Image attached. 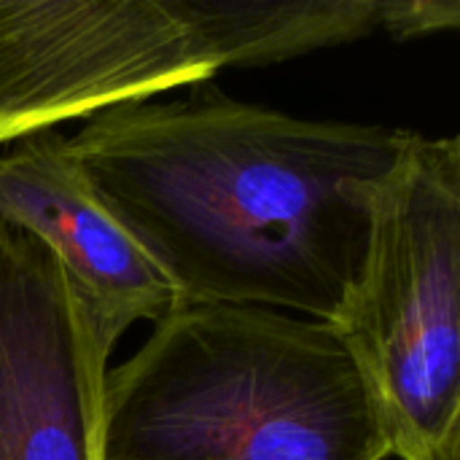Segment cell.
<instances>
[{"label":"cell","mask_w":460,"mask_h":460,"mask_svg":"<svg viewBox=\"0 0 460 460\" xmlns=\"http://www.w3.org/2000/svg\"><path fill=\"white\" fill-rule=\"evenodd\" d=\"M412 140L407 129L296 119L194 89L105 108L67 148L181 305H256L334 323Z\"/></svg>","instance_id":"1"},{"label":"cell","mask_w":460,"mask_h":460,"mask_svg":"<svg viewBox=\"0 0 460 460\" xmlns=\"http://www.w3.org/2000/svg\"><path fill=\"white\" fill-rule=\"evenodd\" d=\"M102 460H385L361 364L318 318L178 305L105 375Z\"/></svg>","instance_id":"2"},{"label":"cell","mask_w":460,"mask_h":460,"mask_svg":"<svg viewBox=\"0 0 460 460\" xmlns=\"http://www.w3.org/2000/svg\"><path fill=\"white\" fill-rule=\"evenodd\" d=\"M404 460H460V140L415 135L332 323Z\"/></svg>","instance_id":"3"},{"label":"cell","mask_w":460,"mask_h":460,"mask_svg":"<svg viewBox=\"0 0 460 460\" xmlns=\"http://www.w3.org/2000/svg\"><path fill=\"white\" fill-rule=\"evenodd\" d=\"M210 75L167 0H0V143Z\"/></svg>","instance_id":"4"},{"label":"cell","mask_w":460,"mask_h":460,"mask_svg":"<svg viewBox=\"0 0 460 460\" xmlns=\"http://www.w3.org/2000/svg\"><path fill=\"white\" fill-rule=\"evenodd\" d=\"M108 356L54 253L0 221V460H102Z\"/></svg>","instance_id":"5"},{"label":"cell","mask_w":460,"mask_h":460,"mask_svg":"<svg viewBox=\"0 0 460 460\" xmlns=\"http://www.w3.org/2000/svg\"><path fill=\"white\" fill-rule=\"evenodd\" d=\"M0 221L40 240L67 272L102 342L162 321L181 299L84 181L67 137L40 129L0 156Z\"/></svg>","instance_id":"6"},{"label":"cell","mask_w":460,"mask_h":460,"mask_svg":"<svg viewBox=\"0 0 460 460\" xmlns=\"http://www.w3.org/2000/svg\"><path fill=\"white\" fill-rule=\"evenodd\" d=\"M199 62L221 67L278 65L385 32L423 38L460 22L456 0H167Z\"/></svg>","instance_id":"7"}]
</instances>
